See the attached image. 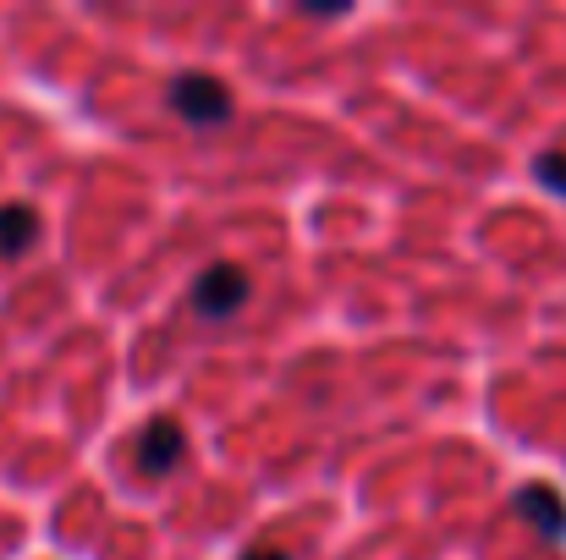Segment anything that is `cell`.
<instances>
[{"instance_id": "obj_1", "label": "cell", "mask_w": 566, "mask_h": 560, "mask_svg": "<svg viewBox=\"0 0 566 560\" xmlns=\"http://www.w3.org/2000/svg\"><path fill=\"white\" fill-rule=\"evenodd\" d=\"M171 110L188 121V127H220L226 116H231V94H226V83L220 77H209V72H182L177 83H171Z\"/></svg>"}, {"instance_id": "obj_5", "label": "cell", "mask_w": 566, "mask_h": 560, "mask_svg": "<svg viewBox=\"0 0 566 560\" xmlns=\"http://www.w3.org/2000/svg\"><path fill=\"white\" fill-rule=\"evenodd\" d=\"M39 231H44V225H39V214H33L28 203H6V209H0V253H6V258H22V253L39 242Z\"/></svg>"}, {"instance_id": "obj_4", "label": "cell", "mask_w": 566, "mask_h": 560, "mask_svg": "<svg viewBox=\"0 0 566 560\" xmlns=\"http://www.w3.org/2000/svg\"><path fill=\"white\" fill-rule=\"evenodd\" d=\"M517 511H523L545 539H566V500L551 484H528V489L517 495Z\"/></svg>"}, {"instance_id": "obj_2", "label": "cell", "mask_w": 566, "mask_h": 560, "mask_svg": "<svg viewBox=\"0 0 566 560\" xmlns=\"http://www.w3.org/2000/svg\"><path fill=\"white\" fill-rule=\"evenodd\" d=\"M248 297H253V281H248L237 264H209V270L192 281V314H198V319H231Z\"/></svg>"}, {"instance_id": "obj_3", "label": "cell", "mask_w": 566, "mask_h": 560, "mask_svg": "<svg viewBox=\"0 0 566 560\" xmlns=\"http://www.w3.org/2000/svg\"><path fill=\"white\" fill-rule=\"evenodd\" d=\"M182 451H188V434H182V423H171V418H155V423L138 434V473H144V478H166V473L182 462Z\"/></svg>"}, {"instance_id": "obj_7", "label": "cell", "mask_w": 566, "mask_h": 560, "mask_svg": "<svg viewBox=\"0 0 566 560\" xmlns=\"http://www.w3.org/2000/svg\"><path fill=\"white\" fill-rule=\"evenodd\" d=\"M242 560H292V556H286V550H270V545H264V550H248Z\"/></svg>"}, {"instance_id": "obj_6", "label": "cell", "mask_w": 566, "mask_h": 560, "mask_svg": "<svg viewBox=\"0 0 566 560\" xmlns=\"http://www.w3.org/2000/svg\"><path fill=\"white\" fill-rule=\"evenodd\" d=\"M534 177L566 198V155H539V160H534Z\"/></svg>"}]
</instances>
